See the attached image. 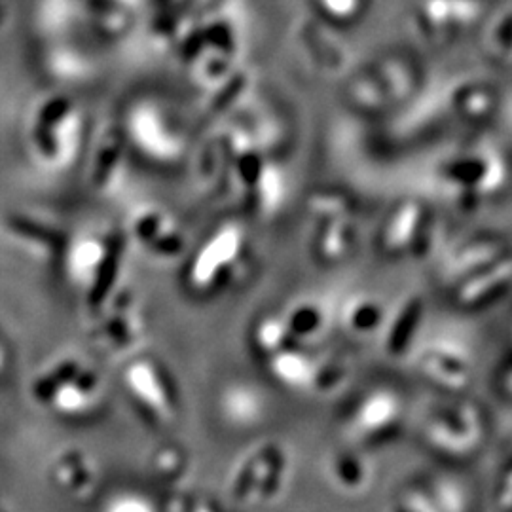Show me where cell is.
<instances>
[{
	"mask_svg": "<svg viewBox=\"0 0 512 512\" xmlns=\"http://www.w3.org/2000/svg\"><path fill=\"white\" fill-rule=\"evenodd\" d=\"M33 399L54 414L82 420L95 414L105 401L101 376L76 357H65L44 368L31 385Z\"/></svg>",
	"mask_w": 512,
	"mask_h": 512,
	"instance_id": "1",
	"label": "cell"
},
{
	"mask_svg": "<svg viewBox=\"0 0 512 512\" xmlns=\"http://www.w3.org/2000/svg\"><path fill=\"white\" fill-rule=\"evenodd\" d=\"M124 245L118 239L82 236L65 247V272L92 308H103L122 272Z\"/></svg>",
	"mask_w": 512,
	"mask_h": 512,
	"instance_id": "2",
	"label": "cell"
},
{
	"mask_svg": "<svg viewBox=\"0 0 512 512\" xmlns=\"http://www.w3.org/2000/svg\"><path fill=\"white\" fill-rule=\"evenodd\" d=\"M124 387L131 401L156 425H171L179 414V397L164 366L150 359L129 363L124 370Z\"/></svg>",
	"mask_w": 512,
	"mask_h": 512,
	"instance_id": "3",
	"label": "cell"
},
{
	"mask_svg": "<svg viewBox=\"0 0 512 512\" xmlns=\"http://www.w3.org/2000/svg\"><path fill=\"white\" fill-rule=\"evenodd\" d=\"M145 319L139 298L133 291H116L103 306V315L93 327V344L109 355H126L141 344Z\"/></svg>",
	"mask_w": 512,
	"mask_h": 512,
	"instance_id": "4",
	"label": "cell"
},
{
	"mask_svg": "<svg viewBox=\"0 0 512 512\" xmlns=\"http://www.w3.org/2000/svg\"><path fill=\"white\" fill-rule=\"evenodd\" d=\"M243 253V238L234 226L220 230L207 239L188 264V283L192 289L211 291L222 283L228 270L236 266Z\"/></svg>",
	"mask_w": 512,
	"mask_h": 512,
	"instance_id": "5",
	"label": "cell"
},
{
	"mask_svg": "<svg viewBox=\"0 0 512 512\" xmlns=\"http://www.w3.org/2000/svg\"><path fill=\"white\" fill-rule=\"evenodd\" d=\"M50 478L59 492L78 503H88L99 486V469L88 452L63 448L52 459Z\"/></svg>",
	"mask_w": 512,
	"mask_h": 512,
	"instance_id": "6",
	"label": "cell"
},
{
	"mask_svg": "<svg viewBox=\"0 0 512 512\" xmlns=\"http://www.w3.org/2000/svg\"><path fill=\"white\" fill-rule=\"evenodd\" d=\"M131 230H133V238L139 241V247L145 249L148 255L164 258V260L183 255L186 243L181 230L173 220L158 211L139 213L133 219Z\"/></svg>",
	"mask_w": 512,
	"mask_h": 512,
	"instance_id": "7",
	"label": "cell"
},
{
	"mask_svg": "<svg viewBox=\"0 0 512 512\" xmlns=\"http://www.w3.org/2000/svg\"><path fill=\"white\" fill-rule=\"evenodd\" d=\"M268 410L262 391L255 385L236 382L226 385L219 397L220 418L232 427L249 429L264 420Z\"/></svg>",
	"mask_w": 512,
	"mask_h": 512,
	"instance_id": "8",
	"label": "cell"
},
{
	"mask_svg": "<svg viewBox=\"0 0 512 512\" xmlns=\"http://www.w3.org/2000/svg\"><path fill=\"white\" fill-rule=\"evenodd\" d=\"M4 232L29 255L50 258L57 255L63 247L59 234L40 222H31L27 219H14L10 222L6 220Z\"/></svg>",
	"mask_w": 512,
	"mask_h": 512,
	"instance_id": "9",
	"label": "cell"
},
{
	"mask_svg": "<svg viewBox=\"0 0 512 512\" xmlns=\"http://www.w3.org/2000/svg\"><path fill=\"white\" fill-rule=\"evenodd\" d=\"M399 412V399L393 393H374L355 414V429L365 435L382 433L397 420Z\"/></svg>",
	"mask_w": 512,
	"mask_h": 512,
	"instance_id": "10",
	"label": "cell"
},
{
	"mask_svg": "<svg viewBox=\"0 0 512 512\" xmlns=\"http://www.w3.org/2000/svg\"><path fill=\"white\" fill-rule=\"evenodd\" d=\"M150 473L164 484L177 486L190 475V456L181 446H162L150 458Z\"/></svg>",
	"mask_w": 512,
	"mask_h": 512,
	"instance_id": "11",
	"label": "cell"
},
{
	"mask_svg": "<svg viewBox=\"0 0 512 512\" xmlns=\"http://www.w3.org/2000/svg\"><path fill=\"white\" fill-rule=\"evenodd\" d=\"M270 368L281 384L289 385L294 389H302L310 385L313 378L310 361L298 351H289V349L277 351L272 355Z\"/></svg>",
	"mask_w": 512,
	"mask_h": 512,
	"instance_id": "12",
	"label": "cell"
},
{
	"mask_svg": "<svg viewBox=\"0 0 512 512\" xmlns=\"http://www.w3.org/2000/svg\"><path fill=\"white\" fill-rule=\"evenodd\" d=\"M289 336V329L285 325V319L266 317L262 319L255 329V346L262 353L274 355L277 351L285 349V342Z\"/></svg>",
	"mask_w": 512,
	"mask_h": 512,
	"instance_id": "13",
	"label": "cell"
},
{
	"mask_svg": "<svg viewBox=\"0 0 512 512\" xmlns=\"http://www.w3.org/2000/svg\"><path fill=\"white\" fill-rule=\"evenodd\" d=\"M103 512H158L150 499L139 494H118L105 505Z\"/></svg>",
	"mask_w": 512,
	"mask_h": 512,
	"instance_id": "14",
	"label": "cell"
},
{
	"mask_svg": "<svg viewBox=\"0 0 512 512\" xmlns=\"http://www.w3.org/2000/svg\"><path fill=\"white\" fill-rule=\"evenodd\" d=\"M158 512H190V501L183 495H173Z\"/></svg>",
	"mask_w": 512,
	"mask_h": 512,
	"instance_id": "15",
	"label": "cell"
},
{
	"mask_svg": "<svg viewBox=\"0 0 512 512\" xmlns=\"http://www.w3.org/2000/svg\"><path fill=\"white\" fill-rule=\"evenodd\" d=\"M190 512H220L211 501H190Z\"/></svg>",
	"mask_w": 512,
	"mask_h": 512,
	"instance_id": "16",
	"label": "cell"
},
{
	"mask_svg": "<svg viewBox=\"0 0 512 512\" xmlns=\"http://www.w3.org/2000/svg\"><path fill=\"white\" fill-rule=\"evenodd\" d=\"M6 366H8V353H6V349H4L2 342H0V376L4 374Z\"/></svg>",
	"mask_w": 512,
	"mask_h": 512,
	"instance_id": "17",
	"label": "cell"
},
{
	"mask_svg": "<svg viewBox=\"0 0 512 512\" xmlns=\"http://www.w3.org/2000/svg\"><path fill=\"white\" fill-rule=\"evenodd\" d=\"M505 387H507V391L512 395V370H509L507 376H505Z\"/></svg>",
	"mask_w": 512,
	"mask_h": 512,
	"instance_id": "18",
	"label": "cell"
},
{
	"mask_svg": "<svg viewBox=\"0 0 512 512\" xmlns=\"http://www.w3.org/2000/svg\"><path fill=\"white\" fill-rule=\"evenodd\" d=\"M0 512H8V511H6V509H2V511H0Z\"/></svg>",
	"mask_w": 512,
	"mask_h": 512,
	"instance_id": "19",
	"label": "cell"
}]
</instances>
